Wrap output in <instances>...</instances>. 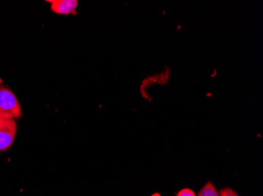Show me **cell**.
I'll return each mask as SVG.
<instances>
[{
  "instance_id": "1",
  "label": "cell",
  "mask_w": 263,
  "mask_h": 196,
  "mask_svg": "<svg viewBox=\"0 0 263 196\" xmlns=\"http://www.w3.org/2000/svg\"><path fill=\"white\" fill-rule=\"evenodd\" d=\"M0 116L7 119L22 116V107L15 94L6 88H0Z\"/></svg>"
},
{
  "instance_id": "2",
  "label": "cell",
  "mask_w": 263,
  "mask_h": 196,
  "mask_svg": "<svg viewBox=\"0 0 263 196\" xmlns=\"http://www.w3.org/2000/svg\"><path fill=\"white\" fill-rule=\"evenodd\" d=\"M17 125L15 119H7L0 127V151H5L11 147L15 140Z\"/></svg>"
},
{
  "instance_id": "3",
  "label": "cell",
  "mask_w": 263,
  "mask_h": 196,
  "mask_svg": "<svg viewBox=\"0 0 263 196\" xmlns=\"http://www.w3.org/2000/svg\"><path fill=\"white\" fill-rule=\"evenodd\" d=\"M51 10L60 15L76 14L78 0H51Z\"/></svg>"
},
{
  "instance_id": "4",
  "label": "cell",
  "mask_w": 263,
  "mask_h": 196,
  "mask_svg": "<svg viewBox=\"0 0 263 196\" xmlns=\"http://www.w3.org/2000/svg\"><path fill=\"white\" fill-rule=\"evenodd\" d=\"M198 196H221L219 192L217 191L214 184L211 181L206 183L204 187L199 191Z\"/></svg>"
},
{
  "instance_id": "5",
  "label": "cell",
  "mask_w": 263,
  "mask_h": 196,
  "mask_svg": "<svg viewBox=\"0 0 263 196\" xmlns=\"http://www.w3.org/2000/svg\"><path fill=\"white\" fill-rule=\"evenodd\" d=\"M220 195L221 196H239L236 194V191L230 188H224L220 191Z\"/></svg>"
},
{
  "instance_id": "6",
  "label": "cell",
  "mask_w": 263,
  "mask_h": 196,
  "mask_svg": "<svg viewBox=\"0 0 263 196\" xmlns=\"http://www.w3.org/2000/svg\"><path fill=\"white\" fill-rule=\"evenodd\" d=\"M177 196H196L194 191L189 188H184L177 193Z\"/></svg>"
},
{
  "instance_id": "7",
  "label": "cell",
  "mask_w": 263,
  "mask_h": 196,
  "mask_svg": "<svg viewBox=\"0 0 263 196\" xmlns=\"http://www.w3.org/2000/svg\"><path fill=\"white\" fill-rule=\"evenodd\" d=\"M7 120V119H4V118L1 117V116H0V127H1V126L4 124V122H5Z\"/></svg>"
},
{
  "instance_id": "8",
  "label": "cell",
  "mask_w": 263,
  "mask_h": 196,
  "mask_svg": "<svg viewBox=\"0 0 263 196\" xmlns=\"http://www.w3.org/2000/svg\"><path fill=\"white\" fill-rule=\"evenodd\" d=\"M154 196H160V195H159V194H155V195H154Z\"/></svg>"
}]
</instances>
